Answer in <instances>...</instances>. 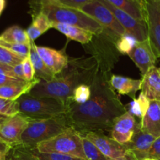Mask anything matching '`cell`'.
<instances>
[{
	"label": "cell",
	"mask_w": 160,
	"mask_h": 160,
	"mask_svg": "<svg viewBox=\"0 0 160 160\" xmlns=\"http://www.w3.org/2000/svg\"><path fill=\"white\" fill-rule=\"evenodd\" d=\"M155 140V138L143 131L140 128V123H138L130 142L124 145L133 154L136 160H141L147 158V155Z\"/></svg>",
	"instance_id": "obj_14"
},
{
	"label": "cell",
	"mask_w": 160,
	"mask_h": 160,
	"mask_svg": "<svg viewBox=\"0 0 160 160\" xmlns=\"http://www.w3.org/2000/svg\"><path fill=\"white\" fill-rule=\"evenodd\" d=\"M158 4H159V6H160V0H158Z\"/></svg>",
	"instance_id": "obj_43"
},
{
	"label": "cell",
	"mask_w": 160,
	"mask_h": 160,
	"mask_svg": "<svg viewBox=\"0 0 160 160\" xmlns=\"http://www.w3.org/2000/svg\"><path fill=\"white\" fill-rule=\"evenodd\" d=\"M147 158L155 160L160 159V136L155 138V142L152 144V148L147 155Z\"/></svg>",
	"instance_id": "obj_36"
},
{
	"label": "cell",
	"mask_w": 160,
	"mask_h": 160,
	"mask_svg": "<svg viewBox=\"0 0 160 160\" xmlns=\"http://www.w3.org/2000/svg\"><path fill=\"white\" fill-rule=\"evenodd\" d=\"M19 113L17 101L0 97V114L5 117H13Z\"/></svg>",
	"instance_id": "obj_32"
},
{
	"label": "cell",
	"mask_w": 160,
	"mask_h": 160,
	"mask_svg": "<svg viewBox=\"0 0 160 160\" xmlns=\"http://www.w3.org/2000/svg\"><path fill=\"white\" fill-rule=\"evenodd\" d=\"M26 82L28 81L20 79L16 76L12 67L0 63V86Z\"/></svg>",
	"instance_id": "obj_27"
},
{
	"label": "cell",
	"mask_w": 160,
	"mask_h": 160,
	"mask_svg": "<svg viewBox=\"0 0 160 160\" xmlns=\"http://www.w3.org/2000/svg\"><path fill=\"white\" fill-rule=\"evenodd\" d=\"M0 45L15 54L21 56L23 58H26L29 56L30 49H31V43L30 44H17V43H9V42H4L0 39Z\"/></svg>",
	"instance_id": "obj_30"
},
{
	"label": "cell",
	"mask_w": 160,
	"mask_h": 160,
	"mask_svg": "<svg viewBox=\"0 0 160 160\" xmlns=\"http://www.w3.org/2000/svg\"><path fill=\"white\" fill-rule=\"evenodd\" d=\"M40 81L41 80L39 78L35 77L32 81H28L26 83L0 86V97L16 101L22 95L29 93L31 89Z\"/></svg>",
	"instance_id": "obj_19"
},
{
	"label": "cell",
	"mask_w": 160,
	"mask_h": 160,
	"mask_svg": "<svg viewBox=\"0 0 160 160\" xmlns=\"http://www.w3.org/2000/svg\"><path fill=\"white\" fill-rule=\"evenodd\" d=\"M91 95L90 85L88 84H79L75 88L72 95V101L78 104H83L89 100Z\"/></svg>",
	"instance_id": "obj_33"
},
{
	"label": "cell",
	"mask_w": 160,
	"mask_h": 160,
	"mask_svg": "<svg viewBox=\"0 0 160 160\" xmlns=\"http://www.w3.org/2000/svg\"><path fill=\"white\" fill-rule=\"evenodd\" d=\"M141 90L150 101H160V73L158 68L153 67L142 77Z\"/></svg>",
	"instance_id": "obj_17"
},
{
	"label": "cell",
	"mask_w": 160,
	"mask_h": 160,
	"mask_svg": "<svg viewBox=\"0 0 160 160\" xmlns=\"http://www.w3.org/2000/svg\"><path fill=\"white\" fill-rule=\"evenodd\" d=\"M128 56L139 68L141 77H144L151 68L155 67L158 58L148 38L138 42Z\"/></svg>",
	"instance_id": "obj_11"
},
{
	"label": "cell",
	"mask_w": 160,
	"mask_h": 160,
	"mask_svg": "<svg viewBox=\"0 0 160 160\" xmlns=\"http://www.w3.org/2000/svg\"><path fill=\"white\" fill-rule=\"evenodd\" d=\"M109 81L112 88L118 93L128 95L133 99L136 98V92L141 90V80L132 79L126 77L113 74Z\"/></svg>",
	"instance_id": "obj_18"
},
{
	"label": "cell",
	"mask_w": 160,
	"mask_h": 160,
	"mask_svg": "<svg viewBox=\"0 0 160 160\" xmlns=\"http://www.w3.org/2000/svg\"><path fill=\"white\" fill-rule=\"evenodd\" d=\"M6 6V0H0V15Z\"/></svg>",
	"instance_id": "obj_40"
},
{
	"label": "cell",
	"mask_w": 160,
	"mask_h": 160,
	"mask_svg": "<svg viewBox=\"0 0 160 160\" xmlns=\"http://www.w3.org/2000/svg\"><path fill=\"white\" fill-rule=\"evenodd\" d=\"M25 58L15 54L10 50L0 45V63L13 67L14 66L20 63Z\"/></svg>",
	"instance_id": "obj_29"
},
{
	"label": "cell",
	"mask_w": 160,
	"mask_h": 160,
	"mask_svg": "<svg viewBox=\"0 0 160 160\" xmlns=\"http://www.w3.org/2000/svg\"><path fill=\"white\" fill-rule=\"evenodd\" d=\"M29 58L33 67H34L36 78H39L41 81H45V82H49L54 79L56 75L46 67L45 62L41 59L35 49V44L33 42H31Z\"/></svg>",
	"instance_id": "obj_22"
},
{
	"label": "cell",
	"mask_w": 160,
	"mask_h": 160,
	"mask_svg": "<svg viewBox=\"0 0 160 160\" xmlns=\"http://www.w3.org/2000/svg\"><path fill=\"white\" fill-rule=\"evenodd\" d=\"M105 74L98 67L90 84L91 95L88 101L83 104L70 101L67 104V123L82 135L111 131L115 119L127 111Z\"/></svg>",
	"instance_id": "obj_1"
},
{
	"label": "cell",
	"mask_w": 160,
	"mask_h": 160,
	"mask_svg": "<svg viewBox=\"0 0 160 160\" xmlns=\"http://www.w3.org/2000/svg\"><path fill=\"white\" fill-rule=\"evenodd\" d=\"M30 118L18 113L9 117L0 125V138L13 147L20 145L21 136L26 130Z\"/></svg>",
	"instance_id": "obj_9"
},
{
	"label": "cell",
	"mask_w": 160,
	"mask_h": 160,
	"mask_svg": "<svg viewBox=\"0 0 160 160\" xmlns=\"http://www.w3.org/2000/svg\"><path fill=\"white\" fill-rule=\"evenodd\" d=\"M65 116L56 118L31 119L21 136V146L35 148L38 144L50 140L69 128Z\"/></svg>",
	"instance_id": "obj_5"
},
{
	"label": "cell",
	"mask_w": 160,
	"mask_h": 160,
	"mask_svg": "<svg viewBox=\"0 0 160 160\" xmlns=\"http://www.w3.org/2000/svg\"><path fill=\"white\" fill-rule=\"evenodd\" d=\"M29 5L31 13L43 12L51 23L78 27L90 31L94 35H99L104 31L101 25L80 9L64 6L50 0H29Z\"/></svg>",
	"instance_id": "obj_3"
},
{
	"label": "cell",
	"mask_w": 160,
	"mask_h": 160,
	"mask_svg": "<svg viewBox=\"0 0 160 160\" xmlns=\"http://www.w3.org/2000/svg\"><path fill=\"white\" fill-rule=\"evenodd\" d=\"M141 160H155V159H151V158H146V159H141Z\"/></svg>",
	"instance_id": "obj_42"
},
{
	"label": "cell",
	"mask_w": 160,
	"mask_h": 160,
	"mask_svg": "<svg viewBox=\"0 0 160 160\" xmlns=\"http://www.w3.org/2000/svg\"><path fill=\"white\" fill-rule=\"evenodd\" d=\"M35 148L42 153H59L86 160L83 135L72 127H69L50 140L38 144Z\"/></svg>",
	"instance_id": "obj_6"
},
{
	"label": "cell",
	"mask_w": 160,
	"mask_h": 160,
	"mask_svg": "<svg viewBox=\"0 0 160 160\" xmlns=\"http://www.w3.org/2000/svg\"><path fill=\"white\" fill-rule=\"evenodd\" d=\"M23 71L24 79L26 81H31L35 77L34 67L30 60L29 56L25 58L23 61Z\"/></svg>",
	"instance_id": "obj_34"
},
{
	"label": "cell",
	"mask_w": 160,
	"mask_h": 160,
	"mask_svg": "<svg viewBox=\"0 0 160 160\" xmlns=\"http://www.w3.org/2000/svg\"><path fill=\"white\" fill-rule=\"evenodd\" d=\"M138 41L129 33L125 32L122 35L118 36V40L115 42V46L118 51L122 54H126L128 56L129 53L133 50Z\"/></svg>",
	"instance_id": "obj_26"
},
{
	"label": "cell",
	"mask_w": 160,
	"mask_h": 160,
	"mask_svg": "<svg viewBox=\"0 0 160 160\" xmlns=\"http://www.w3.org/2000/svg\"><path fill=\"white\" fill-rule=\"evenodd\" d=\"M158 160H160V159H158Z\"/></svg>",
	"instance_id": "obj_47"
},
{
	"label": "cell",
	"mask_w": 160,
	"mask_h": 160,
	"mask_svg": "<svg viewBox=\"0 0 160 160\" xmlns=\"http://www.w3.org/2000/svg\"><path fill=\"white\" fill-rule=\"evenodd\" d=\"M147 25L148 39L157 57H160V6L158 0H140Z\"/></svg>",
	"instance_id": "obj_7"
},
{
	"label": "cell",
	"mask_w": 160,
	"mask_h": 160,
	"mask_svg": "<svg viewBox=\"0 0 160 160\" xmlns=\"http://www.w3.org/2000/svg\"><path fill=\"white\" fill-rule=\"evenodd\" d=\"M149 105L150 100L142 92H141L137 98L133 99L130 103H129L127 111L133 117L135 116L142 119L148 109Z\"/></svg>",
	"instance_id": "obj_25"
},
{
	"label": "cell",
	"mask_w": 160,
	"mask_h": 160,
	"mask_svg": "<svg viewBox=\"0 0 160 160\" xmlns=\"http://www.w3.org/2000/svg\"><path fill=\"white\" fill-rule=\"evenodd\" d=\"M31 153L35 160H84L75 156L59 153H42L35 148H31Z\"/></svg>",
	"instance_id": "obj_31"
},
{
	"label": "cell",
	"mask_w": 160,
	"mask_h": 160,
	"mask_svg": "<svg viewBox=\"0 0 160 160\" xmlns=\"http://www.w3.org/2000/svg\"><path fill=\"white\" fill-rule=\"evenodd\" d=\"M16 101L19 113L31 119L64 117L67 110V106L64 102L50 97L36 98L25 94Z\"/></svg>",
	"instance_id": "obj_4"
},
{
	"label": "cell",
	"mask_w": 160,
	"mask_h": 160,
	"mask_svg": "<svg viewBox=\"0 0 160 160\" xmlns=\"http://www.w3.org/2000/svg\"><path fill=\"white\" fill-rule=\"evenodd\" d=\"M50 1H56V0H50Z\"/></svg>",
	"instance_id": "obj_45"
},
{
	"label": "cell",
	"mask_w": 160,
	"mask_h": 160,
	"mask_svg": "<svg viewBox=\"0 0 160 160\" xmlns=\"http://www.w3.org/2000/svg\"><path fill=\"white\" fill-rule=\"evenodd\" d=\"M14 160H22V159H14ZM34 160H35V159H34Z\"/></svg>",
	"instance_id": "obj_46"
},
{
	"label": "cell",
	"mask_w": 160,
	"mask_h": 160,
	"mask_svg": "<svg viewBox=\"0 0 160 160\" xmlns=\"http://www.w3.org/2000/svg\"><path fill=\"white\" fill-rule=\"evenodd\" d=\"M13 146L0 138V160H6Z\"/></svg>",
	"instance_id": "obj_37"
},
{
	"label": "cell",
	"mask_w": 160,
	"mask_h": 160,
	"mask_svg": "<svg viewBox=\"0 0 160 160\" xmlns=\"http://www.w3.org/2000/svg\"><path fill=\"white\" fill-rule=\"evenodd\" d=\"M0 39L9 43L30 44L31 42L28 38L27 31L17 25L7 28L0 35Z\"/></svg>",
	"instance_id": "obj_24"
},
{
	"label": "cell",
	"mask_w": 160,
	"mask_h": 160,
	"mask_svg": "<svg viewBox=\"0 0 160 160\" xmlns=\"http://www.w3.org/2000/svg\"><path fill=\"white\" fill-rule=\"evenodd\" d=\"M158 71H159V73H160V67H158Z\"/></svg>",
	"instance_id": "obj_44"
},
{
	"label": "cell",
	"mask_w": 160,
	"mask_h": 160,
	"mask_svg": "<svg viewBox=\"0 0 160 160\" xmlns=\"http://www.w3.org/2000/svg\"><path fill=\"white\" fill-rule=\"evenodd\" d=\"M110 160H136V159L133 156V154L130 152L128 151V152L125 156H120V157L115 158V159H111Z\"/></svg>",
	"instance_id": "obj_39"
},
{
	"label": "cell",
	"mask_w": 160,
	"mask_h": 160,
	"mask_svg": "<svg viewBox=\"0 0 160 160\" xmlns=\"http://www.w3.org/2000/svg\"><path fill=\"white\" fill-rule=\"evenodd\" d=\"M83 136L93 143L96 147L110 159L123 156L128 152L125 145L119 144L111 138L107 137L103 133L88 132Z\"/></svg>",
	"instance_id": "obj_12"
},
{
	"label": "cell",
	"mask_w": 160,
	"mask_h": 160,
	"mask_svg": "<svg viewBox=\"0 0 160 160\" xmlns=\"http://www.w3.org/2000/svg\"><path fill=\"white\" fill-rule=\"evenodd\" d=\"M35 49L46 67L55 75L61 73L68 63V58L64 51H58L49 47L38 46L36 45Z\"/></svg>",
	"instance_id": "obj_15"
},
{
	"label": "cell",
	"mask_w": 160,
	"mask_h": 160,
	"mask_svg": "<svg viewBox=\"0 0 160 160\" xmlns=\"http://www.w3.org/2000/svg\"><path fill=\"white\" fill-rule=\"evenodd\" d=\"M115 17L122 28L127 33L133 35L138 42H143L148 38L147 25L144 20H139L133 18L126 12L117 9L110 4L106 0H100Z\"/></svg>",
	"instance_id": "obj_10"
},
{
	"label": "cell",
	"mask_w": 160,
	"mask_h": 160,
	"mask_svg": "<svg viewBox=\"0 0 160 160\" xmlns=\"http://www.w3.org/2000/svg\"><path fill=\"white\" fill-rule=\"evenodd\" d=\"M80 10L92 17L104 29L108 30L117 36L122 35L126 32L114 14L100 0H93L81 8Z\"/></svg>",
	"instance_id": "obj_8"
},
{
	"label": "cell",
	"mask_w": 160,
	"mask_h": 160,
	"mask_svg": "<svg viewBox=\"0 0 160 160\" xmlns=\"http://www.w3.org/2000/svg\"><path fill=\"white\" fill-rule=\"evenodd\" d=\"M106 1L117 9L128 13L133 18L144 21V12L140 0H106Z\"/></svg>",
	"instance_id": "obj_23"
},
{
	"label": "cell",
	"mask_w": 160,
	"mask_h": 160,
	"mask_svg": "<svg viewBox=\"0 0 160 160\" xmlns=\"http://www.w3.org/2000/svg\"><path fill=\"white\" fill-rule=\"evenodd\" d=\"M137 126L134 117L126 111L114 121L111 138L119 144L125 145L130 142Z\"/></svg>",
	"instance_id": "obj_13"
},
{
	"label": "cell",
	"mask_w": 160,
	"mask_h": 160,
	"mask_svg": "<svg viewBox=\"0 0 160 160\" xmlns=\"http://www.w3.org/2000/svg\"><path fill=\"white\" fill-rule=\"evenodd\" d=\"M13 70L14 73H15V75L17 77V78L25 81L24 76V71H23V62L17 64V65L14 66V67H13Z\"/></svg>",
	"instance_id": "obj_38"
},
{
	"label": "cell",
	"mask_w": 160,
	"mask_h": 160,
	"mask_svg": "<svg viewBox=\"0 0 160 160\" xmlns=\"http://www.w3.org/2000/svg\"><path fill=\"white\" fill-rule=\"evenodd\" d=\"M7 118H8V117H5V116H3L0 114V125H1L2 123H3V122H4Z\"/></svg>",
	"instance_id": "obj_41"
},
{
	"label": "cell",
	"mask_w": 160,
	"mask_h": 160,
	"mask_svg": "<svg viewBox=\"0 0 160 160\" xmlns=\"http://www.w3.org/2000/svg\"><path fill=\"white\" fill-rule=\"evenodd\" d=\"M92 1L93 0H56L54 2L64 6H67V7L81 9V8Z\"/></svg>",
	"instance_id": "obj_35"
},
{
	"label": "cell",
	"mask_w": 160,
	"mask_h": 160,
	"mask_svg": "<svg viewBox=\"0 0 160 160\" xmlns=\"http://www.w3.org/2000/svg\"><path fill=\"white\" fill-rule=\"evenodd\" d=\"M72 60L54 79L49 82L41 81L29 92V95L36 98L50 97L57 98L66 104L72 101L74 90L79 84L90 85L98 67L95 62Z\"/></svg>",
	"instance_id": "obj_2"
},
{
	"label": "cell",
	"mask_w": 160,
	"mask_h": 160,
	"mask_svg": "<svg viewBox=\"0 0 160 160\" xmlns=\"http://www.w3.org/2000/svg\"><path fill=\"white\" fill-rule=\"evenodd\" d=\"M83 147L86 160H110L84 136H83Z\"/></svg>",
	"instance_id": "obj_28"
},
{
	"label": "cell",
	"mask_w": 160,
	"mask_h": 160,
	"mask_svg": "<svg viewBox=\"0 0 160 160\" xmlns=\"http://www.w3.org/2000/svg\"><path fill=\"white\" fill-rule=\"evenodd\" d=\"M52 28H55L60 32L64 34L70 40L75 41L83 45L88 44L93 39L94 34L86 30L80 28L76 26L63 24V23H51Z\"/></svg>",
	"instance_id": "obj_20"
},
{
	"label": "cell",
	"mask_w": 160,
	"mask_h": 160,
	"mask_svg": "<svg viewBox=\"0 0 160 160\" xmlns=\"http://www.w3.org/2000/svg\"><path fill=\"white\" fill-rule=\"evenodd\" d=\"M31 15H32V23L28 27L26 31L30 41L34 42V41L39 36L52 28V23L43 12H33Z\"/></svg>",
	"instance_id": "obj_21"
},
{
	"label": "cell",
	"mask_w": 160,
	"mask_h": 160,
	"mask_svg": "<svg viewBox=\"0 0 160 160\" xmlns=\"http://www.w3.org/2000/svg\"><path fill=\"white\" fill-rule=\"evenodd\" d=\"M140 128L144 132L155 138L160 136V101H150L147 112L140 123Z\"/></svg>",
	"instance_id": "obj_16"
}]
</instances>
